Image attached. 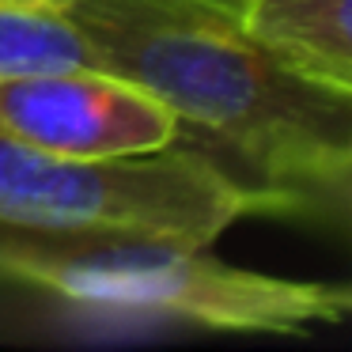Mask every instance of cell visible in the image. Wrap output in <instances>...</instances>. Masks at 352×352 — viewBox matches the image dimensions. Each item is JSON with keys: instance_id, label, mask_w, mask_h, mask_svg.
<instances>
[{"instance_id": "cell-1", "label": "cell", "mask_w": 352, "mask_h": 352, "mask_svg": "<svg viewBox=\"0 0 352 352\" xmlns=\"http://www.w3.org/2000/svg\"><path fill=\"white\" fill-rule=\"evenodd\" d=\"M102 69L163 99L175 144L246 193L254 216L349 223L352 91L284 69L212 0H72Z\"/></svg>"}, {"instance_id": "cell-2", "label": "cell", "mask_w": 352, "mask_h": 352, "mask_svg": "<svg viewBox=\"0 0 352 352\" xmlns=\"http://www.w3.org/2000/svg\"><path fill=\"white\" fill-rule=\"evenodd\" d=\"M0 280L95 311L160 314L228 333H307L341 326L352 311L349 284L288 280L163 239L0 228Z\"/></svg>"}, {"instance_id": "cell-3", "label": "cell", "mask_w": 352, "mask_h": 352, "mask_svg": "<svg viewBox=\"0 0 352 352\" xmlns=\"http://www.w3.org/2000/svg\"><path fill=\"white\" fill-rule=\"evenodd\" d=\"M243 216H254L246 193L182 144L125 160H65L0 125V228L212 246Z\"/></svg>"}, {"instance_id": "cell-4", "label": "cell", "mask_w": 352, "mask_h": 352, "mask_svg": "<svg viewBox=\"0 0 352 352\" xmlns=\"http://www.w3.org/2000/svg\"><path fill=\"white\" fill-rule=\"evenodd\" d=\"M0 125L65 160L152 155L178 140L163 99L102 69L0 76Z\"/></svg>"}, {"instance_id": "cell-5", "label": "cell", "mask_w": 352, "mask_h": 352, "mask_svg": "<svg viewBox=\"0 0 352 352\" xmlns=\"http://www.w3.org/2000/svg\"><path fill=\"white\" fill-rule=\"evenodd\" d=\"M239 23L284 69L352 91V0H243Z\"/></svg>"}, {"instance_id": "cell-6", "label": "cell", "mask_w": 352, "mask_h": 352, "mask_svg": "<svg viewBox=\"0 0 352 352\" xmlns=\"http://www.w3.org/2000/svg\"><path fill=\"white\" fill-rule=\"evenodd\" d=\"M57 69H102V61L65 12L0 8V76Z\"/></svg>"}, {"instance_id": "cell-7", "label": "cell", "mask_w": 352, "mask_h": 352, "mask_svg": "<svg viewBox=\"0 0 352 352\" xmlns=\"http://www.w3.org/2000/svg\"><path fill=\"white\" fill-rule=\"evenodd\" d=\"M72 0H0V8H31V12H65Z\"/></svg>"}, {"instance_id": "cell-8", "label": "cell", "mask_w": 352, "mask_h": 352, "mask_svg": "<svg viewBox=\"0 0 352 352\" xmlns=\"http://www.w3.org/2000/svg\"><path fill=\"white\" fill-rule=\"evenodd\" d=\"M212 4H220V8H228V12H239V8H243V0H212Z\"/></svg>"}]
</instances>
